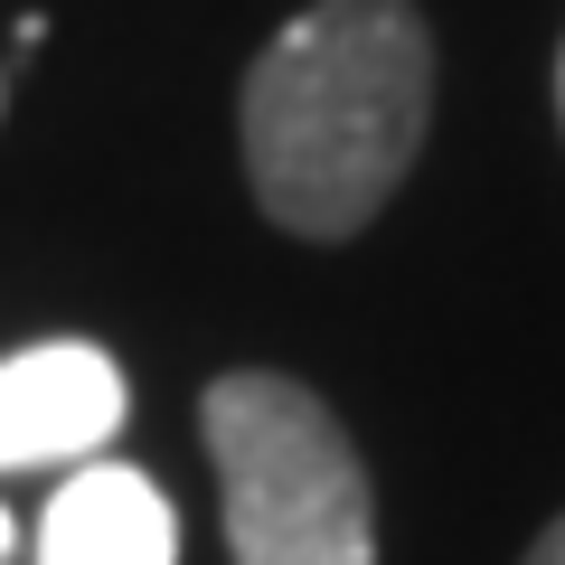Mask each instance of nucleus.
<instances>
[{
	"label": "nucleus",
	"mask_w": 565,
	"mask_h": 565,
	"mask_svg": "<svg viewBox=\"0 0 565 565\" xmlns=\"http://www.w3.org/2000/svg\"><path fill=\"white\" fill-rule=\"evenodd\" d=\"M434 132V29L415 0H311L236 95L255 207L302 245H349L386 217Z\"/></svg>",
	"instance_id": "nucleus-1"
},
{
	"label": "nucleus",
	"mask_w": 565,
	"mask_h": 565,
	"mask_svg": "<svg viewBox=\"0 0 565 565\" xmlns=\"http://www.w3.org/2000/svg\"><path fill=\"white\" fill-rule=\"evenodd\" d=\"M236 565H377V490L349 424L282 367H226L199 396Z\"/></svg>",
	"instance_id": "nucleus-2"
},
{
	"label": "nucleus",
	"mask_w": 565,
	"mask_h": 565,
	"mask_svg": "<svg viewBox=\"0 0 565 565\" xmlns=\"http://www.w3.org/2000/svg\"><path fill=\"white\" fill-rule=\"evenodd\" d=\"M122 415H132V386L95 340H39L0 359V471L85 462L122 434Z\"/></svg>",
	"instance_id": "nucleus-3"
},
{
	"label": "nucleus",
	"mask_w": 565,
	"mask_h": 565,
	"mask_svg": "<svg viewBox=\"0 0 565 565\" xmlns=\"http://www.w3.org/2000/svg\"><path fill=\"white\" fill-rule=\"evenodd\" d=\"M39 565H180V519L132 462H76L39 509Z\"/></svg>",
	"instance_id": "nucleus-4"
},
{
	"label": "nucleus",
	"mask_w": 565,
	"mask_h": 565,
	"mask_svg": "<svg viewBox=\"0 0 565 565\" xmlns=\"http://www.w3.org/2000/svg\"><path fill=\"white\" fill-rule=\"evenodd\" d=\"M519 565H565V519H546V527H537V546H527Z\"/></svg>",
	"instance_id": "nucleus-5"
},
{
	"label": "nucleus",
	"mask_w": 565,
	"mask_h": 565,
	"mask_svg": "<svg viewBox=\"0 0 565 565\" xmlns=\"http://www.w3.org/2000/svg\"><path fill=\"white\" fill-rule=\"evenodd\" d=\"M20 556V519H10V509H0V565Z\"/></svg>",
	"instance_id": "nucleus-6"
},
{
	"label": "nucleus",
	"mask_w": 565,
	"mask_h": 565,
	"mask_svg": "<svg viewBox=\"0 0 565 565\" xmlns=\"http://www.w3.org/2000/svg\"><path fill=\"white\" fill-rule=\"evenodd\" d=\"M556 114H565V47H556Z\"/></svg>",
	"instance_id": "nucleus-7"
},
{
	"label": "nucleus",
	"mask_w": 565,
	"mask_h": 565,
	"mask_svg": "<svg viewBox=\"0 0 565 565\" xmlns=\"http://www.w3.org/2000/svg\"><path fill=\"white\" fill-rule=\"evenodd\" d=\"M0 104H10V76H0Z\"/></svg>",
	"instance_id": "nucleus-8"
}]
</instances>
